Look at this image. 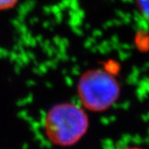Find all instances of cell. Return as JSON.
<instances>
[{"mask_svg": "<svg viewBox=\"0 0 149 149\" xmlns=\"http://www.w3.org/2000/svg\"><path fill=\"white\" fill-rule=\"evenodd\" d=\"M121 87L114 75L102 68L85 70L76 84L79 104L86 111L102 113L118 100Z\"/></svg>", "mask_w": 149, "mask_h": 149, "instance_id": "obj_2", "label": "cell"}, {"mask_svg": "<svg viewBox=\"0 0 149 149\" xmlns=\"http://www.w3.org/2000/svg\"><path fill=\"white\" fill-rule=\"evenodd\" d=\"M143 15L149 20V0H136Z\"/></svg>", "mask_w": 149, "mask_h": 149, "instance_id": "obj_4", "label": "cell"}, {"mask_svg": "<svg viewBox=\"0 0 149 149\" xmlns=\"http://www.w3.org/2000/svg\"><path fill=\"white\" fill-rule=\"evenodd\" d=\"M18 2L19 0H0V12L13 9Z\"/></svg>", "mask_w": 149, "mask_h": 149, "instance_id": "obj_3", "label": "cell"}, {"mask_svg": "<svg viewBox=\"0 0 149 149\" xmlns=\"http://www.w3.org/2000/svg\"><path fill=\"white\" fill-rule=\"evenodd\" d=\"M89 125L87 111L74 102L54 104L46 113L43 120L44 133L48 141L61 148L79 143L87 133Z\"/></svg>", "mask_w": 149, "mask_h": 149, "instance_id": "obj_1", "label": "cell"}, {"mask_svg": "<svg viewBox=\"0 0 149 149\" xmlns=\"http://www.w3.org/2000/svg\"><path fill=\"white\" fill-rule=\"evenodd\" d=\"M121 149H144L143 148H140V147H138V146H128V147H125Z\"/></svg>", "mask_w": 149, "mask_h": 149, "instance_id": "obj_5", "label": "cell"}]
</instances>
